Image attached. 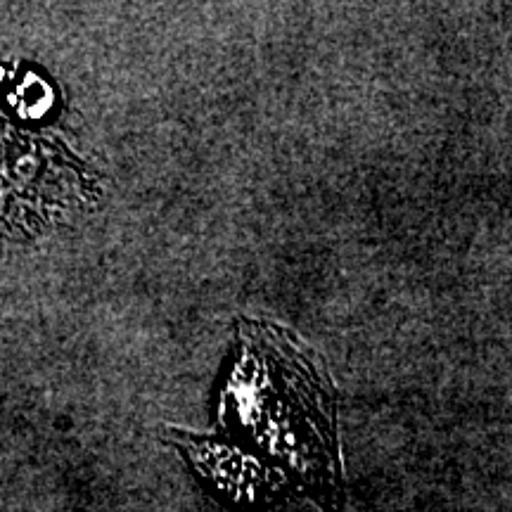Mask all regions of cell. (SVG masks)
<instances>
[{
	"label": "cell",
	"mask_w": 512,
	"mask_h": 512,
	"mask_svg": "<svg viewBox=\"0 0 512 512\" xmlns=\"http://www.w3.org/2000/svg\"><path fill=\"white\" fill-rule=\"evenodd\" d=\"M233 368L221 394L216 437L176 432L202 477L235 498L280 491L342 510L337 392L323 361L290 330L240 318Z\"/></svg>",
	"instance_id": "1"
}]
</instances>
